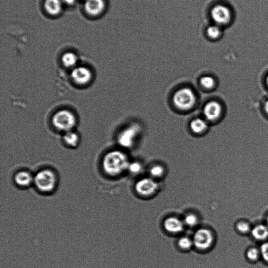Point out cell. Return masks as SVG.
<instances>
[{"mask_svg": "<svg viewBox=\"0 0 268 268\" xmlns=\"http://www.w3.org/2000/svg\"><path fill=\"white\" fill-rule=\"evenodd\" d=\"M135 188L137 192L143 196L153 194L158 188V184L152 178H143L138 181Z\"/></svg>", "mask_w": 268, "mask_h": 268, "instance_id": "7", "label": "cell"}, {"mask_svg": "<svg viewBox=\"0 0 268 268\" xmlns=\"http://www.w3.org/2000/svg\"><path fill=\"white\" fill-rule=\"evenodd\" d=\"M54 126L59 131H71L76 124V118L70 111L64 110L59 111L53 118Z\"/></svg>", "mask_w": 268, "mask_h": 268, "instance_id": "4", "label": "cell"}, {"mask_svg": "<svg viewBox=\"0 0 268 268\" xmlns=\"http://www.w3.org/2000/svg\"><path fill=\"white\" fill-rule=\"evenodd\" d=\"M178 245L181 248L189 249L193 245V240L187 237L181 238L178 241Z\"/></svg>", "mask_w": 268, "mask_h": 268, "instance_id": "22", "label": "cell"}, {"mask_svg": "<svg viewBox=\"0 0 268 268\" xmlns=\"http://www.w3.org/2000/svg\"><path fill=\"white\" fill-rule=\"evenodd\" d=\"M34 176L27 171H19L15 175L14 183L17 186L22 188H28L34 184Z\"/></svg>", "mask_w": 268, "mask_h": 268, "instance_id": "12", "label": "cell"}, {"mask_svg": "<svg viewBox=\"0 0 268 268\" xmlns=\"http://www.w3.org/2000/svg\"><path fill=\"white\" fill-rule=\"evenodd\" d=\"M77 56L72 53V52H67L62 57L64 65L68 68L75 66L77 62Z\"/></svg>", "mask_w": 268, "mask_h": 268, "instance_id": "18", "label": "cell"}, {"mask_svg": "<svg viewBox=\"0 0 268 268\" xmlns=\"http://www.w3.org/2000/svg\"><path fill=\"white\" fill-rule=\"evenodd\" d=\"M223 35V28L215 24L210 25L205 30V36L211 41L219 40Z\"/></svg>", "mask_w": 268, "mask_h": 268, "instance_id": "15", "label": "cell"}, {"mask_svg": "<svg viewBox=\"0 0 268 268\" xmlns=\"http://www.w3.org/2000/svg\"><path fill=\"white\" fill-rule=\"evenodd\" d=\"M139 129V127L135 125L125 129L118 137L119 144L125 148H131L134 143Z\"/></svg>", "mask_w": 268, "mask_h": 268, "instance_id": "8", "label": "cell"}, {"mask_svg": "<svg viewBox=\"0 0 268 268\" xmlns=\"http://www.w3.org/2000/svg\"><path fill=\"white\" fill-rule=\"evenodd\" d=\"M127 170L133 174H138L140 173L142 170L141 164L138 162L129 163Z\"/></svg>", "mask_w": 268, "mask_h": 268, "instance_id": "25", "label": "cell"}, {"mask_svg": "<svg viewBox=\"0 0 268 268\" xmlns=\"http://www.w3.org/2000/svg\"><path fill=\"white\" fill-rule=\"evenodd\" d=\"M129 164L126 155L122 152L116 151L106 154L102 162V167L108 175L116 176L127 170Z\"/></svg>", "mask_w": 268, "mask_h": 268, "instance_id": "1", "label": "cell"}, {"mask_svg": "<svg viewBox=\"0 0 268 268\" xmlns=\"http://www.w3.org/2000/svg\"><path fill=\"white\" fill-rule=\"evenodd\" d=\"M266 84L267 85V86H268V75L267 76V77H266Z\"/></svg>", "mask_w": 268, "mask_h": 268, "instance_id": "30", "label": "cell"}, {"mask_svg": "<svg viewBox=\"0 0 268 268\" xmlns=\"http://www.w3.org/2000/svg\"><path fill=\"white\" fill-rule=\"evenodd\" d=\"M62 0H45L44 7L46 12L52 16L59 14L63 10Z\"/></svg>", "mask_w": 268, "mask_h": 268, "instance_id": "14", "label": "cell"}, {"mask_svg": "<svg viewBox=\"0 0 268 268\" xmlns=\"http://www.w3.org/2000/svg\"><path fill=\"white\" fill-rule=\"evenodd\" d=\"M76 0H62L63 4L68 6H72L75 4Z\"/></svg>", "mask_w": 268, "mask_h": 268, "instance_id": "28", "label": "cell"}, {"mask_svg": "<svg viewBox=\"0 0 268 268\" xmlns=\"http://www.w3.org/2000/svg\"><path fill=\"white\" fill-rule=\"evenodd\" d=\"M222 112L220 104L217 101L207 103L204 109V114L206 118L211 121L218 119Z\"/></svg>", "mask_w": 268, "mask_h": 268, "instance_id": "11", "label": "cell"}, {"mask_svg": "<svg viewBox=\"0 0 268 268\" xmlns=\"http://www.w3.org/2000/svg\"><path fill=\"white\" fill-rule=\"evenodd\" d=\"M106 7L105 0H85L84 11L91 16H97L105 11Z\"/></svg>", "mask_w": 268, "mask_h": 268, "instance_id": "9", "label": "cell"}, {"mask_svg": "<svg viewBox=\"0 0 268 268\" xmlns=\"http://www.w3.org/2000/svg\"><path fill=\"white\" fill-rule=\"evenodd\" d=\"M266 221H267V226L268 227V217L267 218Z\"/></svg>", "mask_w": 268, "mask_h": 268, "instance_id": "31", "label": "cell"}, {"mask_svg": "<svg viewBox=\"0 0 268 268\" xmlns=\"http://www.w3.org/2000/svg\"><path fill=\"white\" fill-rule=\"evenodd\" d=\"M164 174V169L160 166H155L150 170V174L154 178L161 177Z\"/></svg>", "mask_w": 268, "mask_h": 268, "instance_id": "26", "label": "cell"}, {"mask_svg": "<svg viewBox=\"0 0 268 268\" xmlns=\"http://www.w3.org/2000/svg\"><path fill=\"white\" fill-rule=\"evenodd\" d=\"M201 83L205 88L211 89L214 87L215 81L212 77H204L201 79Z\"/></svg>", "mask_w": 268, "mask_h": 268, "instance_id": "24", "label": "cell"}, {"mask_svg": "<svg viewBox=\"0 0 268 268\" xmlns=\"http://www.w3.org/2000/svg\"><path fill=\"white\" fill-rule=\"evenodd\" d=\"M64 139L67 144L71 146H76L78 143L79 137L77 134L69 131L65 135Z\"/></svg>", "mask_w": 268, "mask_h": 268, "instance_id": "19", "label": "cell"}, {"mask_svg": "<svg viewBox=\"0 0 268 268\" xmlns=\"http://www.w3.org/2000/svg\"><path fill=\"white\" fill-rule=\"evenodd\" d=\"M58 180L57 175L53 170L44 169L34 176V185L39 192L49 194L56 189Z\"/></svg>", "mask_w": 268, "mask_h": 268, "instance_id": "2", "label": "cell"}, {"mask_svg": "<svg viewBox=\"0 0 268 268\" xmlns=\"http://www.w3.org/2000/svg\"><path fill=\"white\" fill-rule=\"evenodd\" d=\"M72 78L77 83L85 85L92 79V73L89 69L84 67L75 68L72 73Z\"/></svg>", "mask_w": 268, "mask_h": 268, "instance_id": "10", "label": "cell"}, {"mask_svg": "<svg viewBox=\"0 0 268 268\" xmlns=\"http://www.w3.org/2000/svg\"><path fill=\"white\" fill-rule=\"evenodd\" d=\"M260 252L263 260L268 263V241L265 242L261 246Z\"/></svg>", "mask_w": 268, "mask_h": 268, "instance_id": "27", "label": "cell"}, {"mask_svg": "<svg viewBox=\"0 0 268 268\" xmlns=\"http://www.w3.org/2000/svg\"><path fill=\"white\" fill-rule=\"evenodd\" d=\"M196 100L195 95L193 92L188 88L178 90L173 98L175 106L183 110L191 109L194 106Z\"/></svg>", "mask_w": 268, "mask_h": 268, "instance_id": "5", "label": "cell"}, {"mask_svg": "<svg viewBox=\"0 0 268 268\" xmlns=\"http://www.w3.org/2000/svg\"><path fill=\"white\" fill-rule=\"evenodd\" d=\"M193 245L198 249L204 250L211 247L213 243L212 233L207 229L198 230L194 236Z\"/></svg>", "mask_w": 268, "mask_h": 268, "instance_id": "6", "label": "cell"}, {"mask_svg": "<svg viewBox=\"0 0 268 268\" xmlns=\"http://www.w3.org/2000/svg\"><path fill=\"white\" fill-rule=\"evenodd\" d=\"M210 16L213 24L222 28L229 25L232 17L230 8L223 4L213 6L210 10Z\"/></svg>", "mask_w": 268, "mask_h": 268, "instance_id": "3", "label": "cell"}, {"mask_svg": "<svg viewBox=\"0 0 268 268\" xmlns=\"http://www.w3.org/2000/svg\"><path fill=\"white\" fill-rule=\"evenodd\" d=\"M236 229L242 234H247L252 230L250 224L248 222L244 221L238 222L236 225Z\"/></svg>", "mask_w": 268, "mask_h": 268, "instance_id": "21", "label": "cell"}, {"mask_svg": "<svg viewBox=\"0 0 268 268\" xmlns=\"http://www.w3.org/2000/svg\"><path fill=\"white\" fill-rule=\"evenodd\" d=\"M264 109L266 113L268 115V99L266 101L264 106Z\"/></svg>", "mask_w": 268, "mask_h": 268, "instance_id": "29", "label": "cell"}, {"mask_svg": "<svg viewBox=\"0 0 268 268\" xmlns=\"http://www.w3.org/2000/svg\"><path fill=\"white\" fill-rule=\"evenodd\" d=\"M191 128L194 133L199 134L206 130L207 124L203 119L197 118L192 121Z\"/></svg>", "mask_w": 268, "mask_h": 268, "instance_id": "17", "label": "cell"}, {"mask_svg": "<svg viewBox=\"0 0 268 268\" xmlns=\"http://www.w3.org/2000/svg\"><path fill=\"white\" fill-rule=\"evenodd\" d=\"M164 227L168 232L177 234L183 231L184 223L178 218L171 217L164 222Z\"/></svg>", "mask_w": 268, "mask_h": 268, "instance_id": "13", "label": "cell"}, {"mask_svg": "<svg viewBox=\"0 0 268 268\" xmlns=\"http://www.w3.org/2000/svg\"><path fill=\"white\" fill-rule=\"evenodd\" d=\"M246 255L249 260L256 262L261 256L260 250L255 247L250 248L248 250Z\"/></svg>", "mask_w": 268, "mask_h": 268, "instance_id": "20", "label": "cell"}, {"mask_svg": "<svg viewBox=\"0 0 268 268\" xmlns=\"http://www.w3.org/2000/svg\"><path fill=\"white\" fill-rule=\"evenodd\" d=\"M252 235L257 240L264 241L268 238V227L258 224L252 230Z\"/></svg>", "mask_w": 268, "mask_h": 268, "instance_id": "16", "label": "cell"}, {"mask_svg": "<svg viewBox=\"0 0 268 268\" xmlns=\"http://www.w3.org/2000/svg\"><path fill=\"white\" fill-rule=\"evenodd\" d=\"M198 220L194 214L187 215L184 219V223L189 227H194L197 224Z\"/></svg>", "mask_w": 268, "mask_h": 268, "instance_id": "23", "label": "cell"}]
</instances>
